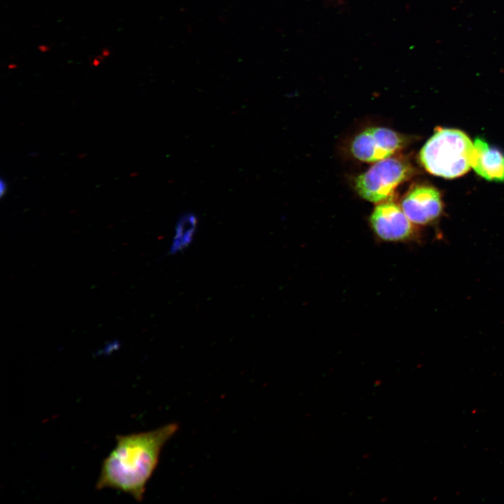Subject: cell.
<instances>
[{
  "label": "cell",
  "mask_w": 504,
  "mask_h": 504,
  "mask_svg": "<svg viewBox=\"0 0 504 504\" xmlns=\"http://www.w3.org/2000/svg\"><path fill=\"white\" fill-rule=\"evenodd\" d=\"M178 428L172 423L150 431L116 436L115 446L102 463L96 489H115L141 501L161 450Z\"/></svg>",
  "instance_id": "6da1fadb"
},
{
  "label": "cell",
  "mask_w": 504,
  "mask_h": 504,
  "mask_svg": "<svg viewBox=\"0 0 504 504\" xmlns=\"http://www.w3.org/2000/svg\"><path fill=\"white\" fill-rule=\"evenodd\" d=\"M473 143L463 132L438 127L420 150L419 159L430 174L455 178L471 167Z\"/></svg>",
  "instance_id": "7a4b0ae2"
},
{
  "label": "cell",
  "mask_w": 504,
  "mask_h": 504,
  "mask_svg": "<svg viewBox=\"0 0 504 504\" xmlns=\"http://www.w3.org/2000/svg\"><path fill=\"white\" fill-rule=\"evenodd\" d=\"M413 174L407 161L388 158L376 162L355 180V188L363 199L374 203L385 202L396 188Z\"/></svg>",
  "instance_id": "3957f363"
},
{
  "label": "cell",
  "mask_w": 504,
  "mask_h": 504,
  "mask_svg": "<svg viewBox=\"0 0 504 504\" xmlns=\"http://www.w3.org/2000/svg\"><path fill=\"white\" fill-rule=\"evenodd\" d=\"M403 143V138L392 130L372 127L354 139L351 150L360 161L376 162L391 157L402 147Z\"/></svg>",
  "instance_id": "277c9868"
},
{
  "label": "cell",
  "mask_w": 504,
  "mask_h": 504,
  "mask_svg": "<svg viewBox=\"0 0 504 504\" xmlns=\"http://www.w3.org/2000/svg\"><path fill=\"white\" fill-rule=\"evenodd\" d=\"M375 234L385 241H404L415 235V227L401 206L393 202H382L376 206L370 218Z\"/></svg>",
  "instance_id": "5b68a950"
},
{
  "label": "cell",
  "mask_w": 504,
  "mask_h": 504,
  "mask_svg": "<svg viewBox=\"0 0 504 504\" xmlns=\"http://www.w3.org/2000/svg\"><path fill=\"white\" fill-rule=\"evenodd\" d=\"M410 220L417 225H428L442 215L444 205L439 190L432 186L418 185L404 196L400 205Z\"/></svg>",
  "instance_id": "8992f818"
},
{
  "label": "cell",
  "mask_w": 504,
  "mask_h": 504,
  "mask_svg": "<svg viewBox=\"0 0 504 504\" xmlns=\"http://www.w3.org/2000/svg\"><path fill=\"white\" fill-rule=\"evenodd\" d=\"M471 167L483 178L504 182V154L486 141L477 138L474 143Z\"/></svg>",
  "instance_id": "52a82bcc"
},
{
  "label": "cell",
  "mask_w": 504,
  "mask_h": 504,
  "mask_svg": "<svg viewBox=\"0 0 504 504\" xmlns=\"http://www.w3.org/2000/svg\"><path fill=\"white\" fill-rule=\"evenodd\" d=\"M197 225L195 213L186 212L181 215L176 223L169 252L175 254L183 251L193 240Z\"/></svg>",
  "instance_id": "ba28073f"
},
{
  "label": "cell",
  "mask_w": 504,
  "mask_h": 504,
  "mask_svg": "<svg viewBox=\"0 0 504 504\" xmlns=\"http://www.w3.org/2000/svg\"><path fill=\"white\" fill-rule=\"evenodd\" d=\"M8 189V183L3 178L0 180V195L3 197L6 193Z\"/></svg>",
  "instance_id": "9c48e42d"
}]
</instances>
